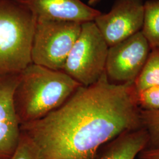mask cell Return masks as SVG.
<instances>
[{
  "label": "cell",
  "instance_id": "1",
  "mask_svg": "<svg viewBox=\"0 0 159 159\" xmlns=\"http://www.w3.org/2000/svg\"><path fill=\"white\" fill-rule=\"evenodd\" d=\"M136 95L134 83H113L105 71L44 117L20 125L21 131L40 159H94L104 144L142 127Z\"/></svg>",
  "mask_w": 159,
  "mask_h": 159
},
{
  "label": "cell",
  "instance_id": "2",
  "mask_svg": "<svg viewBox=\"0 0 159 159\" xmlns=\"http://www.w3.org/2000/svg\"><path fill=\"white\" fill-rule=\"evenodd\" d=\"M80 86L63 71L31 63L21 72L14 93L20 125L44 117L63 105Z\"/></svg>",
  "mask_w": 159,
  "mask_h": 159
},
{
  "label": "cell",
  "instance_id": "3",
  "mask_svg": "<svg viewBox=\"0 0 159 159\" xmlns=\"http://www.w3.org/2000/svg\"><path fill=\"white\" fill-rule=\"evenodd\" d=\"M37 19L16 0H0V74L20 73L32 63Z\"/></svg>",
  "mask_w": 159,
  "mask_h": 159
},
{
  "label": "cell",
  "instance_id": "4",
  "mask_svg": "<svg viewBox=\"0 0 159 159\" xmlns=\"http://www.w3.org/2000/svg\"><path fill=\"white\" fill-rule=\"evenodd\" d=\"M109 46L94 21L81 24L79 36L63 71L83 86L96 83L105 72Z\"/></svg>",
  "mask_w": 159,
  "mask_h": 159
},
{
  "label": "cell",
  "instance_id": "5",
  "mask_svg": "<svg viewBox=\"0 0 159 159\" xmlns=\"http://www.w3.org/2000/svg\"><path fill=\"white\" fill-rule=\"evenodd\" d=\"M81 29V23L37 20L31 48L32 63L51 70L63 71Z\"/></svg>",
  "mask_w": 159,
  "mask_h": 159
},
{
  "label": "cell",
  "instance_id": "6",
  "mask_svg": "<svg viewBox=\"0 0 159 159\" xmlns=\"http://www.w3.org/2000/svg\"><path fill=\"white\" fill-rule=\"evenodd\" d=\"M152 48L142 31L109 47L105 71L114 84L134 83Z\"/></svg>",
  "mask_w": 159,
  "mask_h": 159
},
{
  "label": "cell",
  "instance_id": "7",
  "mask_svg": "<svg viewBox=\"0 0 159 159\" xmlns=\"http://www.w3.org/2000/svg\"><path fill=\"white\" fill-rule=\"evenodd\" d=\"M143 0H116L110 11L101 13L94 22L109 47L142 31Z\"/></svg>",
  "mask_w": 159,
  "mask_h": 159
},
{
  "label": "cell",
  "instance_id": "8",
  "mask_svg": "<svg viewBox=\"0 0 159 159\" xmlns=\"http://www.w3.org/2000/svg\"><path fill=\"white\" fill-rule=\"evenodd\" d=\"M20 73L0 74V159L11 156L21 134L13 102Z\"/></svg>",
  "mask_w": 159,
  "mask_h": 159
},
{
  "label": "cell",
  "instance_id": "9",
  "mask_svg": "<svg viewBox=\"0 0 159 159\" xmlns=\"http://www.w3.org/2000/svg\"><path fill=\"white\" fill-rule=\"evenodd\" d=\"M25 6L37 20L83 23L94 21L102 12L81 0H16Z\"/></svg>",
  "mask_w": 159,
  "mask_h": 159
},
{
  "label": "cell",
  "instance_id": "10",
  "mask_svg": "<svg viewBox=\"0 0 159 159\" xmlns=\"http://www.w3.org/2000/svg\"><path fill=\"white\" fill-rule=\"evenodd\" d=\"M148 142V132L142 127L114 139L94 159H135L146 148Z\"/></svg>",
  "mask_w": 159,
  "mask_h": 159
},
{
  "label": "cell",
  "instance_id": "11",
  "mask_svg": "<svg viewBox=\"0 0 159 159\" xmlns=\"http://www.w3.org/2000/svg\"><path fill=\"white\" fill-rule=\"evenodd\" d=\"M142 33L152 48L159 49V0H148L144 5Z\"/></svg>",
  "mask_w": 159,
  "mask_h": 159
},
{
  "label": "cell",
  "instance_id": "12",
  "mask_svg": "<svg viewBox=\"0 0 159 159\" xmlns=\"http://www.w3.org/2000/svg\"><path fill=\"white\" fill-rule=\"evenodd\" d=\"M159 85V49L152 48L141 72L134 82L136 93Z\"/></svg>",
  "mask_w": 159,
  "mask_h": 159
},
{
  "label": "cell",
  "instance_id": "13",
  "mask_svg": "<svg viewBox=\"0 0 159 159\" xmlns=\"http://www.w3.org/2000/svg\"><path fill=\"white\" fill-rule=\"evenodd\" d=\"M140 118L143 128L148 136L146 149L159 148V110L146 111L140 110Z\"/></svg>",
  "mask_w": 159,
  "mask_h": 159
},
{
  "label": "cell",
  "instance_id": "14",
  "mask_svg": "<svg viewBox=\"0 0 159 159\" xmlns=\"http://www.w3.org/2000/svg\"><path fill=\"white\" fill-rule=\"evenodd\" d=\"M137 104L142 110H159V85L136 93Z\"/></svg>",
  "mask_w": 159,
  "mask_h": 159
},
{
  "label": "cell",
  "instance_id": "15",
  "mask_svg": "<svg viewBox=\"0 0 159 159\" xmlns=\"http://www.w3.org/2000/svg\"><path fill=\"white\" fill-rule=\"evenodd\" d=\"M8 159H40L38 149L32 140L21 132L17 148Z\"/></svg>",
  "mask_w": 159,
  "mask_h": 159
},
{
  "label": "cell",
  "instance_id": "16",
  "mask_svg": "<svg viewBox=\"0 0 159 159\" xmlns=\"http://www.w3.org/2000/svg\"><path fill=\"white\" fill-rule=\"evenodd\" d=\"M139 159H159V148L144 149L138 155Z\"/></svg>",
  "mask_w": 159,
  "mask_h": 159
},
{
  "label": "cell",
  "instance_id": "17",
  "mask_svg": "<svg viewBox=\"0 0 159 159\" xmlns=\"http://www.w3.org/2000/svg\"><path fill=\"white\" fill-rule=\"evenodd\" d=\"M100 1V0H89L88 5L91 7V6L96 5V4H97Z\"/></svg>",
  "mask_w": 159,
  "mask_h": 159
}]
</instances>
